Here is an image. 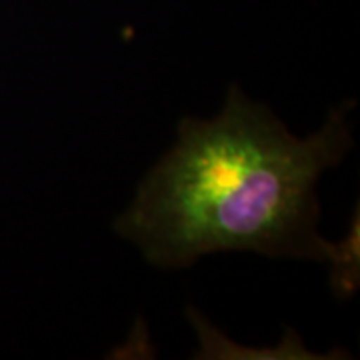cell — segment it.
<instances>
[{
	"label": "cell",
	"instance_id": "1",
	"mask_svg": "<svg viewBox=\"0 0 360 360\" xmlns=\"http://www.w3.org/2000/svg\"><path fill=\"white\" fill-rule=\"evenodd\" d=\"M348 108H335L316 132L298 139L231 86L219 116L180 122L174 146L142 180L116 232L160 269H184L222 250L326 260L336 292L352 295L356 232L333 245L316 231V182L354 146Z\"/></svg>",
	"mask_w": 360,
	"mask_h": 360
}]
</instances>
